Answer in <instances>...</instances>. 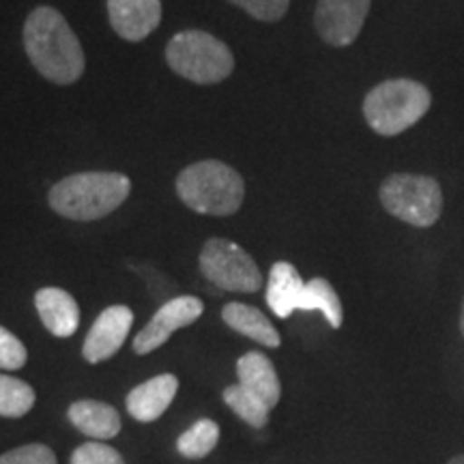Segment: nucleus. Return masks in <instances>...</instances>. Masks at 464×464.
Here are the masks:
<instances>
[{"label": "nucleus", "mask_w": 464, "mask_h": 464, "mask_svg": "<svg viewBox=\"0 0 464 464\" xmlns=\"http://www.w3.org/2000/svg\"><path fill=\"white\" fill-rule=\"evenodd\" d=\"M222 318L230 329H235L237 334L246 335L249 340L258 342V344L269 348L280 346L282 338L277 329L256 307L246 304H228L222 310Z\"/></svg>", "instance_id": "f3484780"}, {"label": "nucleus", "mask_w": 464, "mask_h": 464, "mask_svg": "<svg viewBox=\"0 0 464 464\" xmlns=\"http://www.w3.org/2000/svg\"><path fill=\"white\" fill-rule=\"evenodd\" d=\"M381 205L402 222L430 228L443 213V189L426 174H392L381 185Z\"/></svg>", "instance_id": "423d86ee"}, {"label": "nucleus", "mask_w": 464, "mask_h": 464, "mask_svg": "<svg viewBox=\"0 0 464 464\" xmlns=\"http://www.w3.org/2000/svg\"><path fill=\"white\" fill-rule=\"evenodd\" d=\"M224 402L228 404V409L235 415H239L243 421L249 423L252 428H265L269 423V406H266L258 396H254L252 392L246 387L230 385L224 390Z\"/></svg>", "instance_id": "6ab92c4d"}, {"label": "nucleus", "mask_w": 464, "mask_h": 464, "mask_svg": "<svg viewBox=\"0 0 464 464\" xmlns=\"http://www.w3.org/2000/svg\"><path fill=\"white\" fill-rule=\"evenodd\" d=\"M260 22H277L286 15L290 0H228Z\"/></svg>", "instance_id": "393cba45"}, {"label": "nucleus", "mask_w": 464, "mask_h": 464, "mask_svg": "<svg viewBox=\"0 0 464 464\" xmlns=\"http://www.w3.org/2000/svg\"><path fill=\"white\" fill-rule=\"evenodd\" d=\"M34 305H37L39 318L45 329L56 338H69L78 332L80 324V307L67 290L63 288H42L34 295Z\"/></svg>", "instance_id": "ddd939ff"}, {"label": "nucleus", "mask_w": 464, "mask_h": 464, "mask_svg": "<svg viewBox=\"0 0 464 464\" xmlns=\"http://www.w3.org/2000/svg\"><path fill=\"white\" fill-rule=\"evenodd\" d=\"M299 310L323 312V316L327 318V323L334 329H340L342 321H344V312H342V301L338 293H335L332 284L324 280V277H314V280L305 282Z\"/></svg>", "instance_id": "a211bd4d"}, {"label": "nucleus", "mask_w": 464, "mask_h": 464, "mask_svg": "<svg viewBox=\"0 0 464 464\" xmlns=\"http://www.w3.org/2000/svg\"><path fill=\"white\" fill-rule=\"evenodd\" d=\"M34 406V390L15 376L0 374V417H24Z\"/></svg>", "instance_id": "412c9836"}, {"label": "nucleus", "mask_w": 464, "mask_h": 464, "mask_svg": "<svg viewBox=\"0 0 464 464\" xmlns=\"http://www.w3.org/2000/svg\"><path fill=\"white\" fill-rule=\"evenodd\" d=\"M448 464H464V456H454Z\"/></svg>", "instance_id": "a878e982"}, {"label": "nucleus", "mask_w": 464, "mask_h": 464, "mask_svg": "<svg viewBox=\"0 0 464 464\" xmlns=\"http://www.w3.org/2000/svg\"><path fill=\"white\" fill-rule=\"evenodd\" d=\"M26 346L9 329L0 327V370H20L26 365Z\"/></svg>", "instance_id": "b1692460"}, {"label": "nucleus", "mask_w": 464, "mask_h": 464, "mask_svg": "<svg viewBox=\"0 0 464 464\" xmlns=\"http://www.w3.org/2000/svg\"><path fill=\"white\" fill-rule=\"evenodd\" d=\"M460 332L464 335V299H462V310H460Z\"/></svg>", "instance_id": "bb28decb"}, {"label": "nucleus", "mask_w": 464, "mask_h": 464, "mask_svg": "<svg viewBox=\"0 0 464 464\" xmlns=\"http://www.w3.org/2000/svg\"><path fill=\"white\" fill-rule=\"evenodd\" d=\"M0 464H58V460L48 445L28 443L0 456Z\"/></svg>", "instance_id": "5701e85b"}, {"label": "nucleus", "mask_w": 464, "mask_h": 464, "mask_svg": "<svg viewBox=\"0 0 464 464\" xmlns=\"http://www.w3.org/2000/svg\"><path fill=\"white\" fill-rule=\"evenodd\" d=\"M177 194L196 213L226 218L239 211L246 185L235 168L207 160L188 166L179 174Z\"/></svg>", "instance_id": "7ed1b4c3"}, {"label": "nucleus", "mask_w": 464, "mask_h": 464, "mask_svg": "<svg viewBox=\"0 0 464 464\" xmlns=\"http://www.w3.org/2000/svg\"><path fill=\"white\" fill-rule=\"evenodd\" d=\"M67 415L73 428L95 440L114 439L121 432L119 411L100 400H78L69 406Z\"/></svg>", "instance_id": "2eb2a0df"}, {"label": "nucleus", "mask_w": 464, "mask_h": 464, "mask_svg": "<svg viewBox=\"0 0 464 464\" xmlns=\"http://www.w3.org/2000/svg\"><path fill=\"white\" fill-rule=\"evenodd\" d=\"M202 312H205V304L198 297L183 295V297L170 299L155 312V316L150 318L147 327L136 335L133 351L138 355H149L155 348L164 346L177 329H183L194 321H198Z\"/></svg>", "instance_id": "1a4fd4ad"}, {"label": "nucleus", "mask_w": 464, "mask_h": 464, "mask_svg": "<svg viewBox=\"0 0 464 464\" xmlns=\"http://www.w3.org/2000/svg\"><path fill=\"white\" fill-rule=\"evenodd\" d=\"M179 392V379L174 374H160L153 379L133 387L127 393V411L133 420L149 423L160 420L172 404Z\"/></svg>", "instance_id": "f8f14e48"}, {"label": "nucleus", "mask_w": 464, "mask_h": 464, "mask_svg": "<svg viewBox=\"0 0 464 464\" xmlns=\"http://www.w3.org/2000/svg\"><path fill=\"white\" fill-rule=\"evenodd\" d=\"M432 106L428 86L417 80H385L365 95L363 116L379 136H400L420 123Z\"/></svg>", "instance_id": "20e7f679"}, {"label": "nucleus", "mask_w": 464, "mask_h": 464, "mask_svg": "<svg viewBox=\"0 0 464 464\" xmlns=\"http://www.w3.org/2000/svg\"><path fill=\"white\" fill-rule=\"evenodd\" d=\"M133 312L127 305H110L97 316L86 335L82 355L89 363H102L121 351L131 332Z\"/></svg>", "instance_id": "9d476101"}, {"label": "nucleus", "mask_w": 464, "mask_h": 464, "mask_svg": "<svg viewBox=\"0 0 464 464\" xmlns=\"http://www.w3.org/2000/svg\"><path fill=\"white\" fill-rule=\"evenodd\" d=\"M219 440V426L213 420H200L183 432L177 440L179 454L188 460H200L216 450Z\"/></svg>", "instance_id": "aec40b11"}, {"label": "nucleus", "mask_w": 464, "mask_h": 464, "mask_svg": "<svg viewBox=\"0 0 464 464\" xmlns=\"http://www.w3.org/2000/svg\"><path fill=\"white\" fill-rule=\"evenodd\" d=\"M72 464H125L121 451H116L102 440L80 445L72 454Z\"/></svg>", "instance_id": "4be33fe9"}, {"label": "nucleus", "mask_w": 464, "mask_h": 464, "mask_svg": "<svg viewBox=\"0 0 464 464\" xmlns=\"http://www.w3.org/2000/svg\"><path fill=\"white\" fill-rule=\"evenodd\" d=\"M131 181L119 172H80L50 189V207L58 216L92 222L116 211L127 200Z\"/></svg>", "instance_id": "f03ea898"}, {"label": "nucleus", "mask_w": 464, "mask_h": 464, "mask_svg": "<svg viewBox=\"0 0 464 464\" xmlns=\"http://www.w3.org/2000/svg\"><path fill=\"white\" fill-rule=\"evenodd\" d=\"M166 61L172 72L196 84H218L235 69L228 45L205 31L174 34L166 48Z\"/></svg>", "instance_id": "39448f33"}, {"label": "nucleus", "mask_w": 464, "mask_h": 464, "mask_svg": "<svg viewBox=\"0 0 464 464\" xmlns=\"http://www.w3.org/2000/svg\"><path fill=\"white\" fill-rule=\"evenodd\" d=\"M110 24L127 42H142L161 22V0H108Z\"/></svg>", "instance_id": "9b49d317"}, {"label": "nucleus", "mask_w": 464, "mask_h": 464, "mask_svg": "<svg viewBox=\"0 0 464 464\" xmlns=\"http://www.w3.org/2000/svg\"><path fill=\"white\" fill-rule=\"evenodd\" d=\"M24 48L34 69L54 84H73L84 73V52L67 20L52 7H37L24 24Z\"/></svg>", "instance_id": "f257e3e1"}, {"label": "nucleus", "mask_w": 464, "mask_h": 464, "mask_svg": "<svg viewBox=\"0 0 464 464\" xmlns=\"http://www.w3.org/2000/svg\"><path fill=\"white\" fill-rule=\"evenodd\" d=\"M237 376H239V385L252 392L254 396H258L269 409H274V406L280 402V379H277V372L274 363H271V359L263 355V353H246V355L237 362Z\"/></svg>", "instance_id": "4468645a"}, {"label": "nucleus", "mask_w": 464, "mask_h": 464, "mask_svg": "<svg viewBox=\"0 0 464 464\" xmlns=\"http://www.w3.org/2000/svg\"><path fill=\"white\" fill-rule=\"evenodd\" d=\"M305 282L301 280L299 271L290 263H276L271 266L269 286H266V304L277 318H288L295 310H299L304 297Z\"/></svg>", "instance_id": "dca6fc26"}, {"label": "nucleus", "mask_w": 464, "mask_h": 464, "mask_svg": "<svg viewBox=\"0 0 464 464\" xmlns=\"http://www.w3.org/2000/svg\"><path fill=\"white\" fill-rule=\"evenodd\" d=\"M200 271L208 282L232 293H256L263 274L254 258L228 239H208L200 252Z\"/></svg>", "instance_id": "0eeeda50"}, {"label": "nucleus", "mask_w": 464, "mask_h": 464, "mask_svg": "<svg viewBox=\"0 0 464 464\" xmlns=\"http://www.w3.org/2000/svg\"><path fill=\"white\" fill-rule=\"evenodd\" d=\"M372 0H318L314 26L324 44L346 48L362 33Z\"/></svg>", "instance_id": "6e6552de"}]
</instances>
